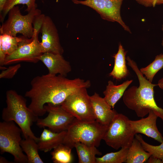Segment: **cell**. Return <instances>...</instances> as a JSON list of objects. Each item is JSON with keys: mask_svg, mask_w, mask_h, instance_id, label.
Masks as SVG:
<instances>
[{"mask_svg": "<svg viewBox=\"0 0 163 163\" xmlns=\"http://www.w3.org/2000/svg\"><path fill=\"white\" fill-rule=\"evenodd\" d=\"M148 163H162L163 161L159 158L151 155L147 160Z\"/></svg>", "mask_w": 163, "mask_h": 163, "instance_id": "cell-31", "label": "cell"}, {"mask_svg": "<svg viewBox=\"0 0 163 163\" xmlns=\"http://www.w3.org/2000/svg\"><path fill=\"white\" fill-rule=\"evenodd\" d=\"M162 31H163V25H162ZM161 44L162 46H163V38H162V40Z\"/></svg>", "mask_w": 163, "mask_h": 163, "instance_id": "cell-35", "label": "cell"}, {"mask_svg": "<svg viewBox=\"0 0 163 163\" xmlns=\"http://www.w3.org/2000/svg\"><path fill=\"white\" fill-rule=\"evenodd\" d=\"M135 137L140 141L145 151L163 161V142L158 145H153L145 142L140 135L136 134Z\"/></svg>", "mask_w": 163, "mask_h": 163, "instance_id": "cell-28", "label": "cell"}, {"mask_svg": "<svg viewBox=\"0 0 163 163\" xmlns=\"http://www.w3.org/2000/svg\"><path fill=\"white\" fill-rule=\"evenodd\" d=\"M66 131L56 133L44 128L37 142L39 150L48 152L62 143Z\"/></svg>", "mask_w": 163, "mask_h": 163, "instance_id": "cell-15", "label": "cell"}, {"mask_svg": "<svg viewBox=\"0 0 163 163\" xmlns=\"http://www.w3.org/2000/svg\"><path fill=\"white\" fill-rule=\"evenodd\" d=\"M72 148L62 143L53 149L51 152V159L54 163H70L73 161Z\"/></svg>", "mask_w": 163, "mask_h": 163, "instance_id": "cell-23", "label": "cell"}, {"mask_svg": "<svg viewBox=\"0 0 163 163\" xmlns=\"http://www.w3.org/2000/svg\"><path fill=\"white\" fill-rule=\"evenodd\" d=\"M129 120L122 113L115 115L103 138L107 145L116 150L130 147L136 134Z\"/></svg>", "mask_w": 163, "mask_h": 163, "instance_id": "cell-7", "label": "cell"}, {"mask_svg": "<svg viewBox=\"0 0 163 163\" xmlns=\"http://www.w3.org/2000/svg\"><path fill=\"white\" fill-rule=\"evenodd\" d=\"M157 85L160 88L163 90V77L159 80Z\"/></svg>", "mask_w": 163, "mask_h": 163, "instance_id": "cell-34", "label": "cell"}, {"mask_svg": "<svg viewBox=\"0 0 163 163\" xmlns=\"http://www.w3.org/2000/svg\"><path fill=\"white\" fill-rule=\"evenodd\" d=\"M127 64L136 73L139 82L138 87L133 86L125 91L123 100L126 106L134 111L137 116L143 117L152 110L163 121V108L157 104L154 97V88L157 84L147 80L141 72L136 62L129 56Z\"/></svg>", "mask_w": 163, "mask_h": 163, "instance_id": "cell-2", "label": "cell"}, {"mask_svg": "<svg viewBox=\"0 0 163 163\" xmlns=\"http://www.w3.org/2000/svg\"><path fill=\"white\" fill-rule=\"evenodd\" d=\"M108 126L96 120L85 122L76 119L67 131L63 143L72 149L78 142L97 147Z\"/></svg>", "mask_w": 163, "mask_h": 163, "instance_id": "cell-4", "label": "cell"}, {"mask_svg": "<svg viewBox=\"0 0 163 163\" xmlns=\"http://www.w3.org/2000/svg\"><path fill=\"white\" fill-rule=\"evenodd\" d=\"M45 15L41 14L36 18L33 23L34 31L32 37L30 38H26L20 43L15 51L7 56L3 66L22 62L36 63L40 61L39 58L43 53L38 35Z\"/></svg>", "mask_w": 163, "mask_h": 163, "instance_id": "cell-5", "label": "cell"}, {"mask_svg": "<svg viewBox=\"0 0 163 163\" xmlns=\"http://www.w3.org/2000/svg\"><path fill=\"white\" fill-rule=\"evenodd\" d=\"M133 80H127L118 85L109 81L106 89L103 92L104 97L107 103L113 108L117 102L123 96L126 89L132 82Z\"/></svg>", "mask_w": 163, "mask_h": 163, "instance_id": "cell-17", "label": "cell"}, {"mask_svg": "<svg viewBox=\"0 0 163 163\" xmlns=\"http://www.w3.org/2000/svg\"><path fill=\"white\" fill-rule=\"evenodd\" d=\"M40 44L43 53L62 54L64 50L60 41L57 29L51 18L45 15L41 25Z\"/></svg>", "mask_w": 163, "mask_h": 163, "instance_id": "cell-11", "label": "cell"}, {"mask_svg": "<svg viewBox=\"0 0 163 163\" xmlns=\"http://www.w3.org/2000/svg\"><path fill=\"white\" fill-rule=\"evenodd\" d=\"M6 97V107L3 109L2 114L3 120L14 122L21 129L25 139L32 138L37 142L39 138L35 135L31 127L38 117L27 106L26 99L15 91H8Z\"/></svg>", "mask_w": 163, "mask_h": 163, "instance_id": "cell-3", "label": "cell"}, {"mask_svg": "<svg viewBox=\"0 0 163 163\" xmlns=\"http://www.w3.org/2000/svg\"><path fill=\"white\" fill-rule=\"evenodd\" d=\"M151 154L145 151L140 141L135 137L128 148L126 163H143L146 161Z\"/></svg>", "mask_w": 163, "mask_h": 163, "instance_id": "cell-20", "label": "cell"}, {"mask_svg": "<svg viewBox=\"0 0 163 163\" xmlns=\"http://www.w3.org/2000/svg\"><path fill=\"white\" fill-rule=\"evenodd\" d=\"M26 38L23 35L13 36L6 34L0 35V65L3 66L7 56L13 53L20 43Z\"/></svg>", "mask_w": 163, "mask_h": 163, "instance_id": "cell-16", "label": "cell"}, {"mask_svg": "<svg viewBox=\"0 0 163 163\" xmlns=\"http://www.w3.org/2000/svg\"><path fill=\"white\" fill-rule=\"evenodd\" d=\"M44 108L48 114L44 118H38L36 124L39 127H47L56 133L67 131L76 119L61 105L47 104Z\"/></svg>", "mask_w": 163, "mask_h": 163, "instance_id": "cell-10", "label": "cell"}, {"mask_svg": "<svg viewBox=\"0 0 163 163\" xmlns=\"http://www.w3.org/2000/svg\"><path fill=\"white\" fill-rule=\"evenodd\" d=\"M7 0H0V13H1L4 5Z\"/></svg>", "mask_w": 163, "mask_h": 163, "instance_id": "cell-33", "label": "cell"}, {"mask_svg": "<svg viewBox=\"0 0 163 163\" xmlns=\"http://www.w3.org/2000/svg\"><path fill=\"white\" fill-rule=\"evenodd\" d=\"M30 85V89L24 96L30 99L28 107L39 117L46 113L44 108L46 104L61 105L74 91L81 88H88L91 83L89 80L79 78L69 79L61 75L48 73L34 77Z\"/></svg>", "mask_w": 163, "mask_h": 163, "instance_id": "cell-1", "label": "cell"}, {"mask_svg": "<svg viewBox=\"0 0 163 163\" xmlns=\"http://www.w3.org/2000/svg\"><path fill=\"white\" fill-rule=\"evenodd\" d=\"M123 0H105V11L106 20L118 23L125 31L131 33L129 27L122 19L121 7Z\"/></svg>", "mask_w": 163, "mask_h": 163, "instance_id": "cell-19", "label": "cell"}, {"mask_svg": "<svg viewBox=\"0 0 163 163\" xmlns=\"http://www.w3.org/2000/svg\"><path fill=\"white\" fill-rule=\"evenodd\" d=\"M14 162H11L8 161L4 157L0 156V163H12Z\"/></svg>", "mask_w": 163, "mask_h": 163, "instance_id": "cell-32", "label": "cell"}, {"mask_svg": "<svg viewBox=\"0 0 163 163\" xmlns=\"http://www.w3.org/2000/svg\"><path fill=\"white\" fill-rule=\"evenodd\" d=\"M20 145L28 159V163H43L39 153V150L37 142L31 138L22 139Z\"/></svg>", "mask_w": 163, "mask_h": 163, "instance_id": "cell-22", "label": "cell"}, {"mask_svg": "<svg viewBox=\"0 0 163 163\" xmlns=\"http://www.w3.org/2000/svg\"><path fill=\"white\" fill-rule=\"evenodd\" d=\"M75 4H81L89 7L94 10L104 20H106L105 11V0H72Z\"/></svg>", "mask_w": 163, "mask_h": 163, "instance_id": "cell-27", "label": "cell"}, {"mask_svg": "<svg viewBox=\"0 0 163 163\" xmlns=\"http://www.w3.org/2000/svg\"><path fill=\"white\" fill-rule=\"evenodd\" d=\"M20 64L10 67L6 70L2 71L0 75V78H11L15 74L20 68Z\"/></svg>", "mask_w": 163, "mask_h": 163, "instance_id": "cell-29", "label": "cell"}, {"mask_svg": "<svg viewBox=\"0 0 163 163\" xmlns=\"http://www.w3.org/2000/svg\"><path fill=\"white\" fill-rule=\"evenodd\" d=\"M16 124L13 121L0 122V153L10 154L14 157L15 163H27V156L24 153L20 145L22 131Z\"/></svg>", "mask_w": 163, "mask_h": 163, "instance_id": "cell-8", "label": "cell"}, {"mask_svg": "<svg viewBox=\"0 0 163 163\" xmlns=\"http://www.w3.org/2000/svg\"><path fill=\"white\" fill-rule=\"evenodd\" d=\"M138 4L146 7H155L163 4V0H135Z\"/></svg>", "mask_w": 163, "mask_h": 163, "instance_id": "cell-30", "label": "cell"}, {"mask_svg": "<svg viewBox=\"0 0 163 163\" xmlns=\"http://www.w3.org/2000/svg\"><path fill=\"white\" fill-rule=\"evenodd\" d=\"M163 68V54H161L156 56L154 60L150 64L139 70L146 79L152 83L155 74Z\"/></svg>", "mask_w": 163, "mask_h": 163, "instance_id": "cell-26", "label": "cell"}, {"mask_svg": "<svg viewBox=\"0 0 163 163\" xmlns=\"http://www.w3.org/2000/svg\"><path fill=\"white\" fill-rule=\"evenodd\" d=\"M36 0H7L0 14V21L3 23L9 10L14 6L19 4L26 5L25 11L29 12L37 8Z\"/></svg>", "mask_w": 163, "mask_h": 163, "instance_id": "cell-24", "label": "cell"}, {"mask_svg": "<svg viewBox=\"0 0 163 163\" xmlns=\"http://www.w3.org/2000/svg\"><path fill=\"white\" fill-rule=\"evenodd\" d=\"M78 158L79 163H96V155L102 153L95 146H89L80 142L75 143L74 146Z\"/></svg>", "mask_w": 163, "mask_h": 163, "instance_id": "cell-21", "label": "cell"}, {"mask_svg": "<svg viewBox=\"0 0 163 163\" xmlns=\"http://www.w3.org/2000/svg\"><path fill=\"white\" fill-rule=\"evenodd\" d=\"M41 14V11L37 8L23 15L18 6H14L9 11L7 19L0 26V34L16 36L19 34L25 37L31 38L34 34L33 23Z\"/></svg>", "mask_w": 163, "mask_h": 163, "instance_id": "cell-6", "label": "cell"}, {"mask_svg": "<svg viewBox=\"0 0 163 163\" xmlns=\"http://www.w3.org/2000/svg\"><path fill=\"white\" fill-rule=\"evenodd\" d=\"M127 51L121 43L119 44L117 53L113 56L114 63L113 68L109 74V76L117 80L125 78L129 75V71L126 64V55Z\"/></svg>", "mask_w": 163, "mask_h": 163, "instance_id": "cell-18", "label": "cell"}, {"mask_svg": "<svg viewBox=\"0 0 163 163\" xmlns=\"http://www.w3.org/2000/svg\"><path fill=\"white\" fill-rule=\"evenodd\" d=\"M128 148H121L117 152L107 153L96 158V163H123L126 162Z\"/></svg>", "mask_w": 163, "mask_h": 163, "instance_id": "cell-25", "label": "cell"}, {"mask_svg": "<svg viewBox=\"0 0 163 163\" xmlns=\"http://www.w3.org/2000/svg\"><path fill=\"white\" fill-rule=\"evenodd\" d=\"M87 89L83 88L75 90L68 96L61 106L79 120L93 121L95 120Z\"/></svg>", "mask_w": 163, "mask_h": 163, "instance_id": "cell-9", "label": "cell"}, {"mask_svg": "<svg viewBox=\"0 0 163 163\" xmlns=\"http://www.w3.org/2000/svg\"><path fill=\"white\" fill-rule=\"evenodd\" d=\"M39 59L47 67L50 74H58L66 77L72 70L69 62L64 58L62 54L46 52L43 53Z\"/></svg>", "mask_w": 163, "mask_h": 163, "instance_id": "cell-14", "label": "cell"}, {"mask_svg": "<svg viewBox=\"0 0 163 163\" xmlns=\"http://www.w3.org/2000/svg\"><path fill=\"white\" fill-rule=\"evenodd\" d=\"M90 98L95 120L102 125L108 126L117 113L112 109L104 98L97 93L90 96Z\"/></svg>", "mask_w": 163, "mask_h": 163, "instance_id": "cell-13", "label": "cell"}, {"mask_svg": "<svg viewBox=\"0 0 163 163\" xmlns=\"http://www.w3.org/2000/svg\"><path fill=\"white\" fill-rule=\"evenodd\" d=\"M148 116L136 120H129V123L135 133L142 134L153 138L158 142H163V137L159 131L156 125L157 115L152 110Z\"/></svg>", "mask_w": 163, "mask_h": 163, "instance_id": "cell-12", "label": "cell"}]
</instances>
